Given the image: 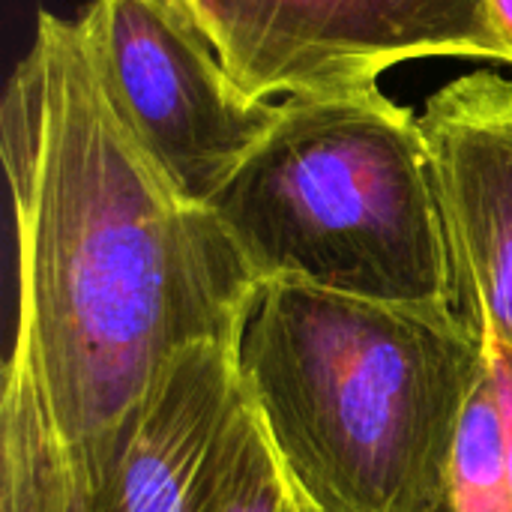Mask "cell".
Returning <instances> with one entry per match:
<instances>
[{"label":"cell","mask_w":512,"mask_h":512,"mask_svg":"<svg viewBox=\"0 0 512 512\" xmlns=\"http://www.w3.org/2000/svg\"><path fill=\"white\" fill-rule=\"evenodd\" d=\"M18 315L12 354L42 390L87 495L165 369L237 345L261 282L111 96L84 30L48 9L0 105Z\"/></svg>","instance_id":"cell-1"},{"label":"cell","mask_w":512,"mask_h":512,"mask_svg":"<svg viewBox=\"0 0 512 512\" xmlns=\"http://www.w3.org/2000/svg\"><path fill=\"white\" fill-rule=\"evenodd\" d=\"M243 387L312 512H444L489 360L453 303L267 282L237 339Z\"/></svg>","instance_id":"cell-2"},{"label":"cell","mask_w":512,"mask_h":512,"mask_svg":"<svg viewBox=\"0 0 512 512\" xmlns=\"http://www.w3.org/2000/svg\"><path fill=\"white\" fill-rule=\"evenodd\" d=\"M210 207L261 285L456 306L420 120L378 81L279 102Z\"/></svg>","instance_id":"cell-3"},{"label":"cell","mask_w":512,"mask_h":512,"mask_svg":"<svg viewBox=\"0 0 512 512\" xmlns=\"http://www.w3.org/2000/svg\"><path fill=\"white\" fill-rule=\"evenodd\" d=\"M78 24L132 129L189 198L210 204L279 105L237 84L189 0H90Z\"/></svg>","instance_id":"cell-4"},{"label":"cell","mask_w":512,"mask_h":512,"mask_svg":"<svg viewBox=\"0 0 512 512\" xmlns=\"http://www.w3.org/2000/svg\"><path fill=\"white\" fill-rule=\"evenodd\" d=\"M237 84L255 99L375 84L420 57L504 48L486 0H189Z\"/></svg>","instance_id":"cell-5"},{"label":"cell","mask_w":512,"mask_h":512,"mask_svg":"<svg viewBox=\"0 0 512 512\" xmlns=\"http://www.w3.org/2000/svg\"><path fill=\"white\" fill-rule=\"evenodd\" d=\"M441 207L456 309L512 348V78L471 72L417 114Z\"/></svg>","instance_id":"cell-6"},{"label":"cell","mask_w":512,"mask_h":512,"mask_svg":"<svg viewBox=\"0 0 512 512\" xmlns=\"http://www.w3.org/2000/svg\"><path fill=\"white\" fill-rule=\"evenodd\" d=\"M255 405L237 345L186 348L159 378L90 512H219Z\"/></svg>","instance_id":"cell-7"},{"label":"cell","mask_w":512,"mask_h":512,"mask_svg":"<svg viewBox=\"0 0 512 512\" xmlns=\"http://www.w3.org/2000/svg\"><path fill=\"white\" fill-rule=\"evenodd\" d=\"M444 512H512L504 420L489 369L477 384L459 426Z\"/></svg>","instance_id":"cell-8"},{"label":"cell","mask_w":512,"mask_h":512,"mask_svg":"<svg viewBox=\"0 0 512 512\" xmlns=\"http://www.w3.org/2000/svg\"><path fill=\"white\" fill-rule=\"evenodd\" d=\"M219 512H312L282 465L258 411L234 459Z\"/></svg>","instance_id":"cell-9"},{"label":"cell","mask_w":512,"mask_h":512,"mask_svg":"<svg viewBox=\"0 0 512 512\" xmlns=\"http://www.w3.org/2000/svg\"><path fill=\"white\" fill-rule=\"evenodd\" d=\"M486 357H489V375L495 384L501 420H504V444H507V468L512 480V348L489 327H483Z\"/></svg>","instance_id":"cell-10"},{"label":"cell","mask_w":512,"mask_h":512,"mask_svg":"<svg viewBox=\"0 0 512 512\" xmlns=\"http://www.w3.org/2000/svg\"><path fill=\"white\" fill-rule=\"evenodd\" d=\"M492 27L498 33V42L504 48V63L512 66V0H486Z\"/></svg>","instance_id":"cell-11"},{"label":"cell","mask_w":512,"mask_h":512,"mask_svg":"<svg viewBox=\"0 0 512 512\" xmlns=\"http://www.w3.org/2000/svg\"><path fill=\"white\" fill-rule=\"evenodd\" d=\"M63 512H90L87 510V495H84V498H78L69 510H63Z\"/></svg>","instance_id":"cell-12"}]
</instances>
